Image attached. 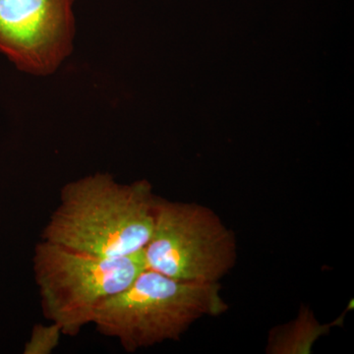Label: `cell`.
I'll list each match as a JSON object with an SVG mask.
<instances>
[{
	"instance_id": "4",
	"label": "cell",
	"mask_w": 354,
	"mask_h": 354,
	"mask_svg": "<svg viewBox=\"0 0 354 354\" xmlns=\"http://www.w3.org/2000/svg\"><path fill=\"white\" fill-rule=\"evenodd\" d=\"M146 269L183 281L218 283L234 266V235L207 207L158 198Z\"/></svg>"
},
{
	"instance_id": "3",
	"label": "cell",
	"mask_w": 354,
	"mask_h": 354,
	"mask_svg": "<svg viewBox=\"0 0 354 354\" xmlns=\"http://www.w3.org/2000/svg\"><path fill=\"white\" fill-rule=\"evenodd\" d=\"M32 263L44 316L69 337L92 324L102 305L146 269L144 250L111 259L46 241L37 244Z\"/></svg>"
},
{
	"instance_id": "6",
	"label": "cell",
	"mask_w": 354,
	"mask_h": 354,
	"mask_svg": "<svg viewBox=\"0 0 354 354\" xmlns=\"http://www.w3.org/2000/svg\"><path fill=\"white\" fill-rule=\"evenodd\" d=\"M62 332L57 324L36 325L32 330L31 337L26 344L25 354H50L58 346Z\"/></svg>"
},
{
	"instance_id": "5",
	"label": "cell",
	"mask_w": 354,
	"mask_h": 354,
	"mask_svg": "<svg viewBox=\"0 0 354 354\" xmlns=\"http://www.w3.org/2000/svg\"><path fill=\"white\" fill-rule=\"evenodd\" d=\"M74 0H0V53L34 76L55 73L75 39Z\"/></svg>"
},
{
	"instance_id": "1",
	"label": "cell",
	"mask_w": 354,
	"mask_h": 354,
	"mask_svg": "<svg viewBox=\"0 0 354 354\" xmlns=\"http://www.w3.org/2000/svg\"><path fill=\"white\" fill-rule=\"evenodd\" d=\"M157 201L146 180L120 184L109 174L82 177L62 188L41 239L95 257L135 255L150 241Z\"/></svg>"
},
{
	"instance_id": "2",
	"label": "cell",
	"mask_w": 354,
	"mask_h": 354,
	"mask_svg": "<svg viewBox=\"0 0 354 354\" xmlns=\"http://www.w3.org/2000/svg\"><path fill=\"white\" fill-rule=\"evenodd\" d=\"M220 290L218 283L178 281L145 269L102 305L92 324L132 353L176 341L198 319L225 313L228 307Z\"/></svg>"
}]
</instances>
